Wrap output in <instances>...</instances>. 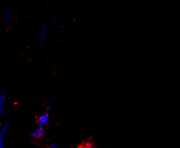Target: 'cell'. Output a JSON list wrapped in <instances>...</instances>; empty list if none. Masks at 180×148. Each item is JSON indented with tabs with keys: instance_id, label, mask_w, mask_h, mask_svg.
Segmentation results:
<instances>
[{
	"instance_id": "obj_1",
	"label": "cell",
	"mask_w": 180,
	"mask_h": 148,
	"mask_svg": "<svg viewBox=\"0 0 180 148\" xmlns=\"http://www.w3.org/2000/svg\"><path fill=\"white\" fill-rule=\"evenodd\" d=\"M48 25H44L43 27L41 29L40 32H39L38 35V39H39V45L41 46H44L45 43V41H46L47 38V32H48Z\"/></svg>"
},
{
	"instance_id": "obj_2",
	"label": "cell",
	"mask_w": 180,
	"mask_h": 148,
	"mask_svg": "<svg viewBox=\"0 0 180 148\" xmlns=\"http://www.w3.org/2000/svg\"><path fill=\"white\" fill-rule=\"evenodd\" d=\"M50 118L49 114L47 113L42 114L39 117L38 121H37L39 127H42V128H44L45 126H46V125L48 124L49 121H50Z\"/></svg>"
},
{
	"instance_id": "obj_3",
	"label": "cell",
	"mask_w": 180,
	"mask_h": 148,
	"mask_svg": "<svg viewBox=\"0 0 180 148\" xmlns=\"http://www.w3.org/2000/svg\"><path fill=\"white\" fill-rule=\"evenodd\" d=\"M44 132H45L44 128H42V127H39V128H37L36 129H35L32 131V134H31V136H32V137L38 139V138H41L43 136Z\"/></svg>"
},
{
	"instance_id": "obj_4",
	"label": "cell",
	"mask_w": 180,
	"mask_h": 148,
	"mask_svg": "<svg viewBox=\"0 0 180 148\" xmlns=\"http://www.w3.org/2000/svg\"><path fill=\"white\" fill-rule=\"evenodd\" d=\"M13 16H14V12H13L12 10L11 9H8L6 12H4V15H3V20L4 22H10V21L12 20Z\"/></svg>"
},
{
	"instance_id": "obj_5",
	"label": "cell",
	"mask_w": 180,
	"mask_h": 148,
	"mask_svg": "<svg viewBox=\"0 0 180 148\" xmlns=\"http://www.w3.org/2000/svg\"><path fill=\"white\" fill-rule=\"evenodd\" d=\"M6 94H0V118H1L3 111H4V107L5 103H6Z\"/></svg>"
},
{
	"instance_id": "obj_6",
	"label": "cell",
	"mask_w": 180,
	"mask_h": 148,
	"mask_svg": "<svg viewBox=\"0 0 180 148\" xmlns=\"http://www.w3.org/2000/svg\"><path fill=\"white\" fill-rule=\"evenodd\" d=\"M78 148H94L91 144H83L80 145Z\"/></svg>"
},
{
	"instance_id": "obj_7",
	"label": "cell",
	"mask_w": 180,
	"mask_h": 148,
	"mask_svg": "<svg viewBox=\"0 0 180 148\" xmlns=\"http://www.w3.org/2000/svg\"><path fill=\"white\" fill-rule=\"evenodd\" d=\"M52 104H53V100H52V99H50V100H49V101H48V105H52Z\"/></svg>"
},
{
	"instance_id": "obj_8",
	"label": "cell",
	"mask_w": 180,
	"mask_h": 148,
	"mask_svg": "<svg viewBox=\"0 0 180 148\" xmlns=\"http://www.w3.org/2000/svg\"></svg>"
}]
</instances>
